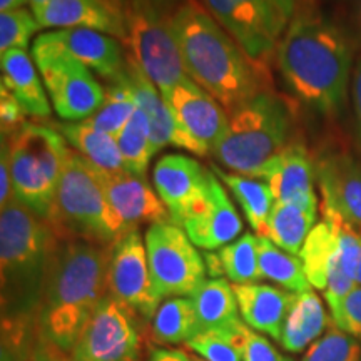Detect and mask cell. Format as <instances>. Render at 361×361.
<instances>
[{"label":"cell","mask_w":361,"mask_h":361,"mask_svg":"<svg viewBox=\"0 0 361 361\" xmlns=\"http://www.w3.org/2000/svg\"><path fill=\"white\" fill-rule=\"evenodd\" d=\"M184 69L194 82L213 96L229 116L264 92L269 79L197 0H186L169 16Z\"/></svg>","instance_id":"obj_1"},{"label":"cell","mask_w":361,"mask_h":361,"mask_svg":"<svg viewBox=\"0 0 361 361\" xmlns=\"http://www.w3.org/2000/svg\"><path fill=\"white\" fill-rule=\"evenodd\" d=\"M276 57L284 82L301 102L326 116L343 109L353 75V51L336 24L300 4Z\"/></svg>","instance_id":"obj_2"},{"label":"cell","mask_w":361,"mask_h":361,"mask_svg":"<svg viewBox=\"0 0 361 361\" xmlns=\"http://www.w3.org/2000/svg\"><path fill=\"white\" fill-rule=\"evenodd\" d=\"M111 246L61 238L45 278L37 328L54 348L71 353L101 301L109 295Z\"/></svg>","instance_id":"obj_3"},{"label":"cell","mask_w":361,"mask_h":361,"mask_svg":"<svg viewBox=\"0 0 361 361\" xmlns=\"http://www.w3.org/2000/svg\"><path fill=\"white\" fill-rule=\"evenodd\" d=\"M61 238L49 221L13 200L0 211L2 324L32 323Z\"/></svg>","instance_id":"obj_4"},{"label":"cell","mask_w":361,"mask_h":361,"mask_svg":"<svg viewBox=\"0 0 361 361\" xmlns=\"http://www.w3.org/2000/svg\"><path fill=\"white\" fill-rule=\"evenodd\" d=\"M293 121L290 102L264 90L233 112L213 154L224 168L252 178L290 144Z\"/></svg>","instance_id":"obj_5"},{"label":"cell","mask_w":361,"mask_h":361,"mask_svg":"<svg viewBox=\"0 0 361 361\" xmlns=\"http://www.w3.org/2000/svg\"><path fill=\"white\" fill-rule=\"evenodd\" d=\"M49 223L59 238L84 239L101 246H112L128 233L107 201L101 174L71 149Z\"/></svg>","instance_id":"obj_6"},{"label":"cell","mask_w":361,"mask_h":361,"mask_svg":"<svg viewBox=\"0 0 361 361\" xmlns=\"http://www.w3.org/2000/svg\"><path fill=\"white\" fill-rule=\"evenodd\" d=\"M16 197L32 213L51 221L69 147L57 129L25 123L7 137Z\"/></svg>","instance_id":"obj_7"},{"label":"cell","mask_w":361,"mask_h":361,"mask_svg":"<svg viewBox=\"0 0 361 361\" xmlns=\"http://www.w3.org/2000/svg\"><path fill=\"white\" fill-rule=\"evenodd\" d=\"M32 57L49 101L56 114L66 123H82L96 114L106 99V89L82 62L56 42L51 34L37 35L32 45Z\"/></svg>","instance_id":"obj_8"},{"label":"cell","mask_w":361,"mask_h":361,"mask_svg":"<svg viewBox=\"0 0 361 361\" xmlns=\"http://www.w3.org/2000/svg\"><path fill=\"white\" fill-rule=\"evenodd\" d=\"M124 20V44L129 47V56L159 89L162 97L166 99L179 84L191 79L184 69L168 16L139 0H129Z\"/></svg>","instance_id":"obj_9"},{"label":"cell","mask_w":361,"mask_h":361,"mask_svg":"<svg viewBox=\"0 0 361 361\" xmlns=\"http://www.w3.org/2000/svg\"><path fill=\"white\" fill-rule=\"evenodd\" d=\"M211 16L263 66L295 19L300 0H202Z\"/></svg>","instance_id":"obj_10"},{"label":"cell","mask_w":361,"mask_h":361,"mask_svg":"<svg viewBox=\"0 0 361 361\" xmlns=\"http://www.w3.org/2000/svg\"><path fill=\"white\" fill-rule=\"evenodd\" d=\"M151 279L161 301L191 298L206 283V263L183 228L149 226L144 236Z\"/></svg>","instance_id":"obj_11"},{"label":"cell","mask_w":361,"mask_h":361,"mask_svg":"<svg viewBox=\"0 0 361 361\" xmlns=\"http://www.w3.org/2000/svg\"><path fill=\"white\" fill-rule=\"evenodd\" d=\"M129 306L107 295L71 351V361H141V324Z\"/></svg>","instance_id":"obj_12"},{"label":"cell","mask_w":361,"mask_h":361,"mask_svg":"<svg viewBox=\"0 0 361 361\" xmlns=\"http://www.w3.org/2000/svg\"><path fill=\"white\" fill-rule=\"evenodd\" d=\"M107 288L112 298L129 306L142 319L154 318L162 301L152 284L146 243L137 229L124 233L111 246Z\"/></svg>","instance_id":"obj_13"},{"label":"cell","mask_w":361,"mask_h":361,"mask_svg":"<svg viewBox=\"0 0 361 361\" xmlns=\"http://www.w3.org/2000/svg\"><path fill=\"white\" fill-rule=\"evenodd\" d=\"M180 228L194 246L204 251H218L236 241L243 231V219L218 176L209 169L204 197L184 218Z\"/></svg>","instance_id":"obj_14"},{"label":"cell","mask_w":361,"mask_h":361,"mask_svg":"<svg viewBox=\"0 0 361 361\" xmlns=\"http://www.w3.org/2000/svg\"><path fill=\"white\" fill-rule=\"evenodd\" d=\"M119 80L124 82L126 87L130 90L137 107L147 116L154 154L159 152L161 149L174 146L179 149H186L192 154L206 156L204 149L184 133L183 128L178 124V121H176L168 102L164 101V97L159 92V89L151 82V79L144 74L141 67L135 64V61L129 54L124 75Z\"/></svg>","instance_id":"obj_15"},{"label":"cell","mask_w":361,"mask_h":361,"mask_svg":"<svg viewBox=\"0 0 361 361\" xmlns=\"http://www.w3.org/2000/svg\"><path fill=\"white\" fill-rule=\"evenodd\" d=\"M178 124L207 152H214L229 126L228 112L192 79L179 84L164 99Z\"/></svg>","instance_id":"obj_16"},{"label":"cell","mask_w":361,"mask_h":361,"mask_svg":"<svg viewBox=\"0 0 361 361\" xmlns=\"http://www.w3.org/2000/svg\"><path fill=\"white\" fill-rule=\"evenodd\" d=\"M209 169L183 154H168L157 159L152 180L157 196L168 207L173 224L179 226L194 206L204 197Z\"/></svg>","instance_id":"obj_17"},{"label":"cell","mask_w":361,"mask_h":361,"mask_svg":"<svg viewBox=\"0 0 361 361\" xmlns=\"http://www.w3.org/2000/svg\"><path fill=\"white\" fill-rule=\"evenodd\" d=\"M252 178L269 184L276 202L318 206L314 192L316 164L305 144L290 142Z\"/></svg>","instance_id":"obj_18"},{"label":"cell","mask_w":361,"mask_h":361,"mask_svg":"<svg viewBox=\"0 0 361 361\" xmlns=\"http://www.w3.org/2000/svg\"><path fill=\"white\" fill-rule=\"evenodd\" d=\"M316 164L323 209L361 228V164L346 152H328Z\"/></svg>","instance_id":"obj_19"},{"label":"cell","mask_w":361,"mask_h":361,"mask_svg":"<svg viewBox=\"0 0 361 361\" xmlns=\"http://www.w3.org/2000/svg\"><path fill=\"white\" fill-rule=\"evenodd\" d=\"M101 178L107 201L128 231L137 229L142 224L173 223L168 207L157 192L152 191L146 179L129 174L128 171L101 174Z\"/></svg>","instance_id":"obj_20"},{"label":"cell","mask_w":361,"mask_h":361,"mask_svg":"<svg viewBox=\"0 0 361 361\" xmlns=\"http://www.w3.org/2000/svg\"><path fill=\"white\" fill-rule=\"evenodd\" d=\"M34 16L40 29H92L126 40L124 13L102 0H49Z\"/></svg>","instance_id":"obj_21"},{"label":"cell","mask_w":361,"mask_h":361,"mask_svg":"<svg viewBox=\"0 0 361 361\" xmlns=\"http://www.w3.org/2000/svg\"><path fill=\"white\" fill-rule=\"evenodd\" d=\"M49 34L71 56L109 84L124 75L128 56H124L123 45L112 35L92 29H59Z\"/></svg>","instance_id":"obj_22"},{"label":"cell","mask_w":361,"mask_h":361,"mask_svg":"<svg viewBox=\"0 0 361 361\" xmlns=\"http://www.w3.org/2000/svg\"><path fill=\"white\" fill-rule=\"evenodd\" d=\"M233 290L243 322L279 341L295 293L258 283L233 284Z\"/></svg>","instance_id":"obj_23"},{"label":"cell","mask_w":361,"mask_h":361,"mask_svg":"<svg viewBox=\"0 0 361 361\" xmlns=\"http://www.w3.org/2000/svg\"><path fill=\"white\" fill-rule=\"evenodd\" d=\"M27 51H11L2 54V85L13 94L25 114L49 117L51 101L47 99L42 80Z\"/></svg>","instance_id":"obj_24"},{"label":"cell","mask_w":361,"mask_h":361,"mask_svg":"<svg viewBox=\"0 0 361 361\" xmlns=\"http://www.w3.org/2000/svg\"><path fill=\"white\" fill-rule=\"evenodd\" d=\"M331 323L333 318L326 314L316 293H300L295 296L290 313L286 316L279 343L291 353H301L318 341Z\"/></svg>","instance_id":"obj_25"},{"label":"cell","mask_w":361,"mask_h":361,"mask_svg":"<svg viewBox=\"0 0 361 361\" xmlns=\"http://www.w3.org/2000/svg\"><path fill=\"white\" fill-rule=\"evenodd\" d=\"M258 234L246 233L218 251H206L204 263L209 276H226L233 284H250L263 279L258 261Z\"/></svg>","instance_id":"obj_26"},{"label":"cell","mask_w":361,"mask_h":361,"mask_svg":"<svg viewBox=\"0 0 361 361\" xmlns=\"http://www.w3.org/2000/svg\"><path fill=\"white\" fill-rule=\"evenodd\" d=\"M56 129L97 173L114 174L126 171L117 141L112 135L90 128L84 121L57 124Z\"/></svg>","instance_id":"obj_27"},{"label":"cell","mask_w":361,"mask_h":361,"mask_svg":"<svg viewBox=\"0 0 361 361\" xmlns=\"http://www.w3.org/2000/svg\"><path fill=\"white\" fill-rule=\"evenodd\" d=\"M318 206L274 202L263 238H268L281 250L300 256L306 238L316 224Z\"/></svg>","instance_id":"obj_28"},{"label":"cell","mask_w":361,"mask_h":361,"mask_svg":"<svg viewBox=\"0 0 361 361\" xmlns=\"http://www.w3.org/2000/svg\"><path fill=\"white\" fill-rule=\"evenodd\" d=\"M211 169L218 176L221 183L231 191L234 200L241 206L243 213H245L252 231L263 238L266 224H268V218L271 211H273L274 202H276L269 184L261 179L247 178V176L226 173V171H223L216 164L211 166Z\"/></svg>","instance_id":"obj_29"},{"label":"cell","mask_w":361,"mask_h":361,"mask_svg":"<svg viewBox=\"0 0 361 361\" xmlns=\"http://www.w3.org/2000/svg\"><path fill=\"white\" fill-rule=\"evenodd\" d=\"M201 333L231 326L239 319L238 300L228 279H209L191 296Z\"/></svg>","instance_id":"obj_30"},{"label":"cell","mask_w":361,"mask_h":361,"mask_svg":"<svg viewBox=\"0 0 361 361\" xmlns=\"http://www.w3.org/2000/svg\"><path fill=\"white\" fill-rule=\"evenodd\" d=\"M200 333V322L191 298L164 300L151 319V335L157 345H180Z\"/></svg>","instance_id":"obj_31"},{"label":"cell","mask_w":361,"mask_h":361,"mask_svg":"<svg viewBox=\"0 0 361 361\" xmlns=\"http://www.w3.org/2000/svg\"><path fill=\"white\" fill-rule=\"evenodd\" d=\"M258 261L263 279H271L278 283L283 290L295 293V295L311 291V284L306 278L303 261L300 259V256L281 250L268 238L259 236Z\"/></svg>","instance_id":"obj_32"},{"label":"cell","mask_w":361,"mask_h":361,"mask_svg":"<svg viewBox=\"0 0 361 361\" xmlns=\"http://www.w3.org/2000/svg\"><path fill=\"white\" fill-rule=\"evenodd\" d=\"M338 247L336 226L331 219L323 218L306 238L301 247L300 259L303 261L306 278L316 290H326L328 271Z\"/></svg>","instance_id":"obj_33"},{"label":"cell","mask_w":361,"mask_h":361,"mask_svg":"<svg viewBox=\"0 0 361 361\" xmlns=\"http://www.w3.org/2000/svg\"><path fill=\"white\" fill-rule=\"evenodd\" d=\"M116 141L121 157H123L124 169L137 178H146L149 162L154 156V149H152L147 116L139 107L123 130L116 135Z\"/></svg>","instance_id":"obj_34"},{"label":"cell","mask_w":361,"mask_h":361,"mask_svg":"<svg viewBox=\"0 0 361 361\" xmlns=\"http://www.w3.org/2000/svg\"><path fill=\"white\" fill-rule=\"evenodd\" d=\"M135 109H137V104H135L130 90L126 87L124 82L117 80V82L107 85L104 104L99 107L96 114L90 116L84 123L116 137L128 124Z\"/></svg>","instance_id":"obj_35"},{"label":"cell","mask_w":361,"mask_h":361,"mask_svg":"<svg viewBox=\"0 0 361 361\" xmlns=\"http://www.w3.org/2000/svg\"><path fill=\"white\" fill-rule=\"evenodd\" d=\"M303 361H361V343L333 323V326L310 346Z\"/></svg>","instance_id":"obj_36"},{"label":"cell","mask_w":361,"mask_h":361,"mask_svg":"<svg viewBox=\"0 0 361 361\" xmlns=\"http://www.w3.org/2000/svg\"><path fill=\"white\" fill-rule=\"evenodd\" d=\"M214 331L223 333L233 343L234 348L241 355L243 361H293L288 356L279 353L264 336L247 328V324L243 319H238L231 326L214 329Z\"/></svg>","instance_id":"obj_37"},{"label":"cell","mask_w":361,"mask_h":361,"mask_svg":"<svg viewBox=\"0 0 361 361\" xmlns=\"http://www.w3.org/2000/svg\"><path fill=\"white\" fill-rule=\"evenodd\" d=\"M40 29L32 11L16 8L0 12V54L27 51L32 35Z\"/></svg>","instance_id":"obj_38"},{"label":"cell","mask_w":361,"mask_h":361,"mask_svg":"<svg viewBox=\"0 0 361 361\" xmlns=\"http://www.w3.org/2000/svg\"><path fill=\"white\" fill-rule=\"evenodd\" d=\"M204 361H243L231 341L219 331H202L186 343Z\"/></svg>","instance_id":"obj_39"},{"label":"cell","mask_w":361,"mask_h":361,"mask_svg":"<svg viewBox=\"0 0 361 361\" xmlns=\"http://www.w3.org/2000/svg\"><path fill=\"white\" fill-rule=\"evenodd\" d=\"M331 318L338 328L361 341V286H356L346 296L340 311Z\"/></svg>","instance_id":"obj_40"},{"label":"cell","mask_w":361,"mask_h":361,"mask_svg":"<svg viewBox=\"0 0 361 361\" xmlns=\"http://www.w3.org/2000/svg\"><path fill=\"white\" fill-rule=\"evenodd\" d=\"M25 111L13 97V94L7 87L0 89V126H2V135L4 137H11L16 134L22 126L25 124L24 121Z\"/></svg>","instance_id":"obj_41"},{"label":"cell","mask_w":361,"mask_h":361,"mask_svg":"<svg viewBox=\"0 0 361 361\" xmlns=\"http://www.w3.org/2000/svg\"><path fill=\"white\" fill-rule=\"evenodd\" d=\"M0 209L6 207L8 202L16 200L13 191V180L11 171V156H8L7 137L2 135V149H0Z\"/></svg>","instance_id":"obj_42"},{"label":"cell","mask_w":361,"mask_h":361,"mask_svg":"<svg viewBox=\"0 0 361 361\" xmlns=\"http://www.w3.org/2000/svg\"><path fill=\"white\" fill-rule=\"evenodd\" d=\"M351 101H353L355 112V129H356V144L361 152V57L356 62L353 75H351Z\"/></svg>","instance_id":"obj_43"},{"label":"cell","mask_w":361,"mask_h":361,"mask_svg":"<svg viewBox=\"0 0 361 361\" xmlns=\"http://www.w3.org/2000/svg\"><path fill=\"white\" fill-rule=\"evenodd\" d=\"M147 361H194V356L176 348H156L149 353Z\"/></svg>","instance_id":"obj_44"},{"label":"cell","mask_w":361,"mask_h":361,"mask_svg":"<svg viewBox=\"0 0 361 361\" xmlns=\"http://www.w3.org/2000/svg\"><path fill=\"white\" fill-rule=\"evenodd\" d=\"M139 2L147 4L149 7L156 8L157 12H161L162 16H171L176 8H178L180 4H184L186 0H139Z\"/></svg>","instance_id":"obj_45"},{"label":"cell","mask_w":361,"mask_h":361,"mask_svg":"<svg viewBox=\"0 0 361 361\" xmlns=\"http://www.w3.org/2000/svg\"><path fill=\"white\" fill-rule=\"evenodd\" d=\"M25 4H29V0H0V11H16V8L24 7Z\"/></svg>","instance_id":"obj_46"},{"label":"cell","mask_w":361,"mask_h":361,"mask_svg":"<svg viewBox=\"0 0 361 361\" xmlns=\"http://www.w3.org/2000/svg\"><path fill=\"white\" fill-rule=\"evenodd\" d=\"M102 2H106L107 6H111L112 8H116L117 12L124 13L126 7H128V2H129V0H102Z\"/></svg>","instance_id":"obj_47"},{"label":"cell","mask_w":361,"mask_h":361,"mask_svg":"<svg viewBox=\"0 0 361 361\" xmlns=\"http://www.w3.org/2000/svg\"><path fill=\"white\" fill-rule=\"evenodd\" d=\"M355 20H356V27H358L360 35H361V0H356L355 2Z\"/></svg>","instance_id":"obj_48"},{"label":"cell","mask_w":361,"mask_h":361,"mask_svg":"<svg viewBox=\"0 0 361 361\" xmlns=\"http://www.w3.org/2000/svg\"><path fill=\"white\" fill-rule=\"evenodd\" d=\"M47 2H49V0H29V7H30V11L35 12L37 8H40L44 6V4H47Z\"/></svg>","instance_id":"obj_49"},{"label":"cell","mask_w":361,"mask_h":361,"mask_svg":"<svg viewBox=\"0 0 361 361\" xmlns=\"http://www.w3.org/2000/svg\"><path fill=\"white\" fill-rule=\"evenodd\" d=\"M356 284L361 286V252H360V261H358V268H356Z\"/></svg>","instance_id":"obj_50"}]
</instances>
